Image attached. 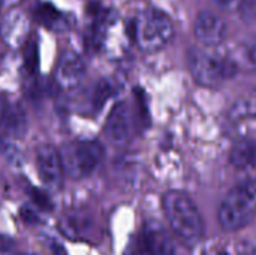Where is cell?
<instances>
[{"instance_id": "6da1fadb", "label": "cell", "mask_w": 256, "mask_h": 255, "mask_svg": "<svg viewBox=\"0 0 256 255\" xmlns=\"http://www.w3.org/2000/svg\"><path fill=\"white\" fill-rule=\"evenodd\" d=\"M165 216L174 233L186 243L192 245L201 240L204 222L192 198L180 191H170L162 200Z\"/></svg>"}, {"instance_id": "5bb4252c", "label": "cell", "mask_w": 256, "mask_h": 255, "mask_svg": "<svg viewBox=\"0 0 256 255\" xmlns=\"http://www.w3.org/2000/svg\"><path fill=\"white\" fill-rule=\"evenodd\" d=\"M36 17L45 27H48L54 32H64L66 29L70 27L68 17L64 14H62L60 11H57L50 3L40 5L36 11Z\"/></svg>"}, {"instance_id": "7402d4cb", "label": "cell", "mask_w": 256, "mask_h": 255, "mask_svg": "<svg viewBox=\"0 0 256 255\" xmlns=\"http://www.w3.org/2000/svg\"><path fill=\"white\" fill-rule=\"evenodd\" d=\"M24 255H26V254H24Z\"/></svg>"}, {"instance_id": "4fadbf2b", "label": "cell", "mask_w": 256, "mask_h": 255, "mask_svg": "<svg viewBox=\"0 0 256 255\" xmlns=\"http://www.w3.org/2000/svg\"><path fill=\"white\" fill-rule=\"evenodd\" d=\"M231 164L238 170H248L256 164V143L252 140L238 141L230 156Z\"/></svg>"}, {"instance_id": "7c38bea8", "label": "cell", "mask_w": 256, "mask_h": 255, "mask_svg": "<svg viewBox=\"0 0 256 255\" xmlns=\"http://www.w3.org/2000/svg\"><path fill=\"white\" fill-rule=\"evenodd\" d=\"M2 128L6 131V134L12 137H16V138L24 137L27 131V116H26L24 108L18 102H9Z\"/></svg>"}, {"instance_id": "ba28073f", "label": "cell", "mask_w": 256, "mask_h": 255, "mask_svg": "<svg viewBox=\"0 0 256 255\" xmlns=\"http://www.w3.org/2000/svg\"><path fill=\"white\" fill-rule=\"evenodd\" d=\"M132 132L134 122L129 107L124 102L114 105L105 125L106 138L116 146H124L132 138Z\"/></svg>"}, {"instance_id": "5b68a950", "label": "cell", "mask_w": 256, "mask_h": 255, "mask_svg": "<svg viewBox=\"0 0 256 255\" xmlns=\"http://www.w3.org/2000/svg\"><path fill=\"white\" fill-rule=\"evenodd\" d=\"M188 62L192 77L201 86H218L236 74V66L232 62L225 60L216 54L207 53L204 50H190Z\"/></svg>"}, {"instance_id": "ac0fdd59", "label": "cell", "mask_w": 256, "mask_h": 255, "mask_svg": "<svg viewBox=\"0 0 256 255\" xmlns=\"http://www.w3.org/2000/svg\"><path fill=\"white\" fill-rule=\"evenodd\" d=\"M129 255H148V254L146 252V249L142 248V245H138L136 248H134V249L129 252Z\"/></svg>"}, {"instance_id": "8992f818", "label": "cell", "mask_w": 256, "mask_h": 255, "mask_svg": "<svg viewBox=\"0 0 256 255\" xmlns=\"http://www.w3.org/2000/svg\"><path fill=\"white\" fill-rule=\"evenodd\" d=\"M30 33V20L21 9L8 11L0 21V39L8 48L16 50L26 45Z\"/></svg>"}, {"instance_id": "d6986e66", "label": "cell", "mask_w": 256, "mask_h": 255, "mask_svg": "<svg viewBox=\"0 0 256 255\" xmlns=\"http://www.w3.org/2000/svg\"><path fill=\"white\" fill-rule=\"evenodd\" d=\"M236 0H214V3H218L219 6H224V8H230V6H232V3H234Z\"/></svg>"}, {"instance_id": "30bf717a", "label": "cell", "mask_w": 256, "mask_h": 255, "mask_svg": "<svg viewBox=\"0 0 256 255\" xmlns=\"http://www.w3.org/2000/svg\"><path fill=\"white\" fill-rule=\"evenodd\" d=\"M194 32L196 39L206 47L219 45L226 33V26L220 17L210 11H201L195 20Z\"/></svg>"}, {"instance_id": "ffe728a7", "label": "cell", "mask_w": 256, "mask_h": 255, "mask_svg": "<svg viewBox=\"0 0 256 255\" xmlns=\"http://www.w3.org/2000/svg\"><path fill=\"white\" fill-rule=\"evenodd\" d=\"M3 45H4V44H3V41L0 39V60H2V57H3V53H4V51H3Z\"/></svg>"}, {"instance_id": "2e32d148", "label": "cell", "mask_w": 256, "mask_h": 255, "mask_svg": "<svg viewBox=\"0 0 256 255\" xmlns=\"http://www.w3.org/2000/svg\"><path fill=\"white\" fill-rule=\"evenodd\" d=\"M24 59H26V66H27L32 72L38 69V45H36L33 41L26 42Z\"/></svg>"}, {"instance_id": "9c48e42d", "label": "cell", "mask_w": 256, "mask_h": 255, "mask_svg": "<svg viewBox=\"0 0 256 255\" xmlns=\"http://www.w3.org/2000/svg\"><path fill=\"white\" fill-rule=\"evenodd\" d=\"M86 74V62L75 51H64L56 68V83L64 90L76 87Z\"/></svg>"}, {"instance_id": "8fae6325", "label": "cell", "mask_w": 256, "mask_h": 255, "mask_svg": "<svg viewBox=\"0 0 256 255\" xmlns=\"http://www.w3.org/2000/svg\"><path fill=\"white\" fill-rule=\"evenodd\" d=\"M141 245L148 255H176V246L171 236L156 221L146 224Z\"/></svg>"}, {"instance_id": "52a82bcc", "label": "cell", "mask_w": 256, "mask_h": 255, "mask_svg": "<svg viewBox=\"0 0 256 255\" xmlns=\"http://www.w3.org/2000/svg\"><path fill=\"white\" fill-rule=\"evenodd\" d=\"M36 167L42 185L51 191H56L62 186V159L58 150L51 144H42L36 150Z\"/></svg>"}, {"instance_id": "7a4b0ae2", "label": "cell", "mask_w": 256, "mask_h": 255, "mask_svg": "<svg viewBox=\"0 0 256 255\" xmlns=\"http://www.w3.org/2000/svg\"><path fill=\"white\" fill-rule=\"evenodd\" d=\"M256 213V177L234 186L219 209V222L224 230L236 231L248 225Z\"/></svg>"}, {"instance_id": "277c9868", "label": "cell", "mask_w": 256, "mask_h": 255, "mask_svg": "<svg viewBox=\"0 0 256 255\" xmlns=\"http://www.w3.org/2000/svg\"><path fill=\"white\" fill-rule=\"evenodd\" d=\"M63 173L72 179L90 176L104 161L105 150L94 140H80L64 144L60 150Z\"/></svg>"}, {"instance_id": "44dd1931", "label": "cell", "mask_w": 256, "mask_h": 255, "mask_svg": "<svg viewBox=\"0 0 256 255\" xmlns=\"http://www.w3.org/2000/svg\"><path fill=\"white\" fill-rule=\"evenodd\" d=\"M0 9H2V2H0Z\"/></svg>"}, {"instance_id": "3957f363", "label": "cell", "mask_w": 256, "mask_h": 255, "mask_svg": "<svg viewBox=\"0 0 256 255\" xmlns=\"http://www.w3.org/2000/svg\"><path fill=\"white\" fill-rule=\"evenodd\" d=\"M174 36L171 20L160 11L146 9L138 15L134 24V38L146 53L164 50Z\"/></svg>"}, {"instance_id": "e0dca14e", "label": "cell", "mask_w": 256, "mask_h": 255, "mask_svg": "<svg viewBox=\"0 0 256 255\" xmlns=\"http://www.w3.org/2000/svg\"><path fill=\"white\" fill-rule=\"evenodd\" d=\"M8 107H9V101L6 99L4 95L0 93V126L3 123V119H4V114L8 111Z\"/></svg>"}, {"instance_id": "9a60e30c", "label": "cell", "mask_w": 256, "mask_h": 255, "mask_svg": "<svg viewBox=\"0 0 256 255\" xmlns=\"http://www.w3.org/2000/svg\"><path fill=\"white\" fill-rule=\"evenodd\" d=\"M114 90H116V86H114V83L110 78L100 80L94 86V90H93V96H92L93 108L94 110H100L108 102V99L114 95Z\"/></svg>"}]
</instances>
